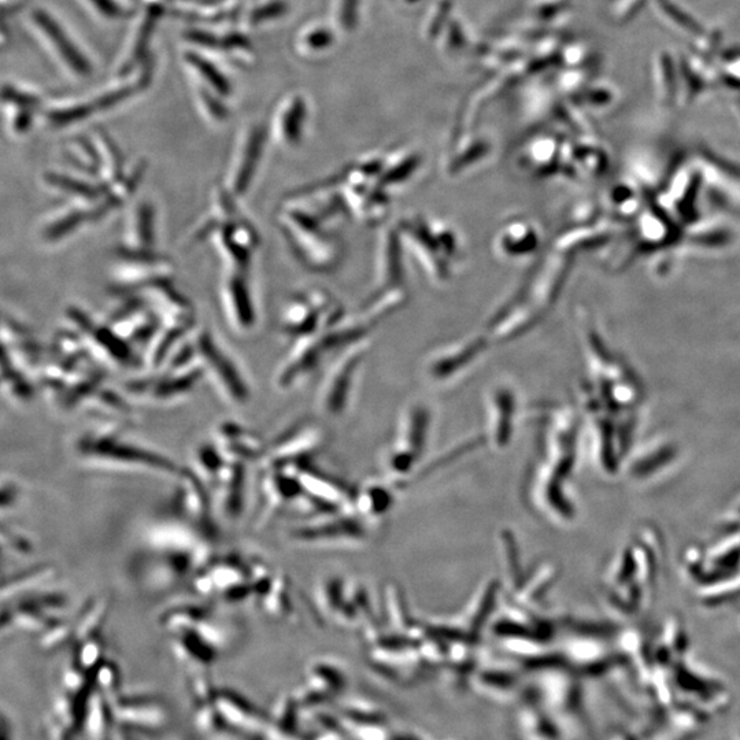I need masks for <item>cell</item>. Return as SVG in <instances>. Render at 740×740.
I'll list each match as a JSON object with an SVG mask.
<instances>
[{
  "label": "cell",
  "mask_w": 740,
  "mask_h": 740,
  "mask_svg": "<svg viewBox=\"0 0 740 740\" xmlns=\"http://www.w3.org/2000/svg\"><path fill=\"white\" fill-rule=\"evenodd\" d=\"M227 458L217 449L216 444H203L195 453V466L192 471L196 473L205 484H216L218 477L227 465Z\"/></svg>",
  "instance_id": "22"
},
{
  "label": "cell",
  "mask_w": 740,
  "mask_h": 740,
  "mask_svg": "<svg viewBox=\"0 0 740 740\" xmlns=\"http://www.w3.org/2000/svg\"><path fill=\"white\" fill-rule=\"evenodd\" d=\"M242 462L228 461L216 484V510L225 520L242 517L246 502V469Z\"/></svg>",
  "instance_id": "17"
},
{
  "label": "cell",
  "mask_w": 740,
  "mask_h": 740,
  "mask_svg": "<svg viewBox=\"0 0 740 740\" xmlns=\"http://www.w3.org/2000/svg\"><path fill=\"white\" fill-rule=\"evenodd\" d=\"M284 11V6L281 3H275V5L266 6L264 10H259L255 14L254 21L268 20V18L280 16Z\"/></svg>",
  "instance_id": "28"
},
{
  "label": "cell",
  "mask_w": 740,
  "mask_h": 740,
  "mask_svg": "<svg viewBox=\"0 0 740 740\" xmlns=\"http://www.w3.org/2000/svg\"><path fill=\"white\" fill-rule=\"evenodd\" d=\"M539 236L527 221L509 222L498 233L497 251L506 258H523L538 249Z\"/></svg>",
  "instance_id": "19"
},
{
  "label": "cell",
  "mask_w": 740,
  "mask_h": 740,
  "mask_svg": "<svg viewBox=\"0 0 740 740\" xmlns=\"http://www.w3.org/2000/svg\"><path fill=\"white\" fill-rule=\"evenodd\" d=\"M306 106L301 98H294L280 114L276 125V135L279 142L287 147H295L301 143L303 127H305Z\"/></svg>",
  "instance_id": "21"
},
{
  "label": "cell",
  "mask_w": 740,
  "mask_h": 740,
  "mask_svg": "<svg viewBox=\"0 0 740 740\" xmlns=\"http://www.w3.org/2000/svg\"><path fill=\"white\" fill-rule=\"evenodd\" d=\"M213 443L228 461L242 462L261 461L266 444L255 432L235 423H222L214 432Z\"/></svg>",
  "instance_id": "13"
},
{
  "label": "cell",
  "mask_w": 740,
  "mask_h": 740,
  "mask_svg": "<svg viewBox=\"0 0 740 740\" xmlns=\"http://www.w3.org/2000/svg\"><path fill=\"white\" fill-rule=\"evenodd\" d=\"M218 253L229 265V272L246 273L251 255L258 247V235L249 222L233 218L225 221L214 232Z\"/></svg>",
  "instance_id": "9"
},
{
  "label": "cell",
  "mask_w": 740,
  "mask_h": 740,
  "mask_svg": "<svg viewBox=\"0 0 740 740\" xmlns=\"http://www.w3.org/2000/svg\"><path fill=\"white\" fill-rule=\"evenodd\" d=\"M399 233H401V238L412 247L414 257L420 261L421 266H424L429 279L440 283L449 277L447 257L435 236L432 222L414 218L412 221L405 222L402 229H399Z\"/></svg>",
  "instance_id": "10"
},
{
  "label": "cell",
  "mask_w": 740,
  "mask_h": 740,
  "mask_svg": "<svg viewBox=\"0 0 740 740\" xmlns=\"http://www.w3.org/2000/svg\"><path fill=\"white\" fill-rule=\"evenodd\" d=\"M47 179L48 183L53 184L54 187L59 188V190L68 192V194H72L74 196H80V198L85 199V201L94 202L101 201V199L106 198V190H101V188L84 183V181L69 179V177L58 175L48 176Z\"/></svg>",
  "instance_id": "25"
},
{
  "label": "cell",
  "mask_w": 740,
  "mask_h": 740,
  "mask_svg": "<svg viewBox=\"0 0 740 740\" xmlns=\"http://www.w3.org/2000/svg\"><path fill=\"white\" fill-rule=\"evenodd\" d=\"M88 449V453L95 455L98 460L131 472L151 473L177 480L184 469L168 455L158 453L135 440L124 439L118 434L98 436L92 440Z\"/></svg>",
  "instance_id": "1"
},
{
  "label": "cell",
  "mask_w": 740,
  "mask_h": 740,
  "mask_svg": "<svg viewBox=\"0 0 740 740\" xmlns=\"http://www.w3.org/2000/svg\"><path fill=\"white\" fill-rule=\"evenodd\" d=\"M555 580V568L551 565H547L542 571L536 573L532 577V582L524 584L523 587L518 588L520 595L517 597L518 605L523 608H529V606L538 605L540 599L545 597L546 592L549 591L551 584Z\"/></svg>",
  "instance_id": "24"
},
{
  "label": "cell",
  "mask_w": 740,
  "mask_h": 740,
  "mask_svg": "<svg viewBox=\"0 0 740 740\" xmlns=\"http://www.w3.org/2000/svg\"><path fill=\"white\" fill-rule=\"evenodd\" d=\"M323 432L312 424H298L287 429L273 440L265 449L262 457L264 469H281L294 472L299 466L312 462L323 443Z\"/></svg>",
  "instance_id": "6"
},
{
  "label": "cell",
  "mask_w": 740,
  "mask_h": 740,
  "mask_svg": "<svg viewBox=\"0 0 740 740\" xmlns=\"http://www.w3.org/2000/svg\"><path fill=\"white\" fill-rule=\"evenodd\" d=\"M360 521L350 512H338L310 518L290 529L288 540L296 546H354L365 539Z\"/></svg>",
  "instance_id": "4"
},
{
  "label": "cell",
  "mask_w": 740,
  "mask_h": 740,
  "mask_svg": "<svg viewBox=\"0 0 740 740\" xmlns=\"http://www.w3.org/2000/svg\"><path fill=\"white\" fill-rule=\"evenodd\" d=\"M366 354L365 339L347 344L346 349L329 366L317 395V407L327 417L342 416L349 406L355 376Z\"/></svg>",
  "instance_id": "2"
},
{
  "label": "cell",
  "mask_w": 740,
  "mask_h": 740,
  "mask_svg": "<svg viewBox=\"0 0 740 740\" xmlns=\"http://www.w3.org/2000/svg\"><path fill=\"white\" fill-rule=\"evenodd\" d=\"M429 413L424 405H412L403 413L397 440L384 458L388 475L401 480L413 471L427 442Z\"/></svg>",
  "instance_id": "5"
},
{
  "label": "cell",
  "mask_w": 740,
  "mask_h": 740,
  "mask_svg": "<svg viewBox=\"0 0 740 740\" xmlns=\"http://www.w3.org/2000/svg\"><path fill=\"white\" fill-rule=\"evenodd\" d=\"M391 492L380 483H368L355 494L354 510L357 516L376 520L391 508Z\"/></svg>",
  "instance_id": "20"
},
{
  "label": "cell",
  "mask_w": 740,
  "mask_h": 740,
  "mask_svg": "<svg viewBox=\"0 0 740 740\" xmlns=\"http://www.w3.org/2000/svg\"><path fill=\"white\" fill-rule=\"evenodd\" d=\"M202 366L195 364L184 369L166 370L162 375L151 373L129 381L127 394L153 403H169L190 394L202 376Z\"/></svg>",
  "instance_id": "7"
},
{
  "label": "cell",
  "mask_w": 740,
  "mask_h": 740,
  "mask_svg": "<svg viewBox=\"0 0 740 740\" xmlns=\"http://www.w3.org/2000/svg\"><path fill=\"white\" fill-rule=\"evenodd\" d=\"M265 136V129L261 125L247 129L240 140L238 150L233 155L224 187L236 199L247 194L253 185L259 162L264 154Z\"/></svg>",
  "instance_id": "8"
},
{
  "label": "cell",
  "mask_w": 740,
  "mask_h": 740,
  "mask_svg": "<svg viewBox=\"0 0 740 740\" xmlns=\"http://www.w3.org/2000/svg\"><path fill=\"white\" fill-rule=\"evenodd\" d=\"M92 218H94L92 217V214L84 212L69 213L68 216L62 218L61 221L55 222L53 227L48 228L46 233L47 239L57 240L64 238V236L69 235V233L73 232L74 229L79 228L85 221L92 220Z\"/></svg>",
  "instance_id": "27"
},
{
  "label": "cell",
  "mask_w": 740,
  "mask_h": 740,
  "mask_svg": "<svg viewBox=\"0 0 740 740\" xmlns=\"http://www.w3.org/2000/svg\"><path fill=\"white\" fill-rule=\"evenodd\" d=\"M488 340L483 336H472L461 342L450 344L432 355L427 365L428 375L436 381H446L461 375L479 360L486 350Z\"/></svg>",
  "instance_id": "11"
},
{
  "label": "cell",
  "mask_w": 740,
  "mask_h": 740,
  "mask_svg": "<svg viewBox=\"0 0 740 740\" xmlns=\"http://www.w3.org/2000/svg\"><path fill=\"white\" fill-rule=\"evenodd\" d=\"M376 277L380 287L395 288L402 281L401 233L384 229L377 240Z\"/></svg>",
  "instance_id": "18"
},
{
  "label": "cell",
  "mask_w": 740,
  "mask_h": 740,
  "mask_svg": "<svg viewBox=\"0 0 740 740\" xmlns=\"http://www.w3.org/2000/svg\"><path fill=\"white\" fill-rule=\"evenodd\" d=\"M157 243V216L150 202L136 203L128 214L121 253L146 255L155 254Z\"/></svg>",
  "instance_id": "15"
},
{
  "label": "cell",
  "mask_w": 740,
  "mask_h": 740,
  "mask_svg": "<svg viewBox=\"0 0 740 740\" xmlns=\"http://www.w3.org/2000/svg\"><path fill=\"white\" fill-rule=\"evenodd\" d=\"M264 606L265 612L270 616L275 617H288L290 614H294V606H292L291 599V586L288 583L287 577L284 575H276L273 579L272 586H270L265 597L259 601Z\"/></svg>",
  "instance_id": "23"
},
{
  "label": "cell",
  "mask_w": 740,
  "mask_h": 740,
  "mask_svg": "<svg viewBox=\"0 0 740 740\" xmlns=\"http://www.w3.org/2000/svg\"><path fill=\"white\" fill-rule=\"evenodd\" d=\"M188 61H190V64L198 70V73L201 74L202 77H205L207 83L213 85L214 90H216L218 94L228 95L229 92H231V87H229L228 81L224 79V76H222V74L218 72L213 65H210L209 62L205 61V59L195 57V55H190V57H188Z\"/></svg>",
  "instance_id": "26"
},
{
  "label": "cell",
  "mask_w": 740,
  "mask_h": 740,
  "mask_svg": "<svg viewBox=\"0 0 740 740\" xmlns=\"http://www.w3.org/2000/svg\"><path fill=\"white\" fill-rule=\"evenodd\" d=\"M487 440L494 449L503 450L512 442L516 399L512 390L506 387L494 388L487 403Z\"/></svg>",
  "instance_id": "16"
},
{
  "label": "cell",
  "mask_w": 740,
  "mask_h": 740,
  "mask_svg": "<svg viewBox=\"0 0 740 740\" xmlns=\"http://www.w3.org/2000/svg\"><path fill=\"white\" fill-rule=\"evenodd\" d=\"M571 259L568 255L557 250V254L546 259L545 265L539 270L538 275L532 279L531 286L525 288L532 303L543 313V310L553 306L562 290V284L568 276Z\"/></svg>",
  "instance_id": "14"
},
{
  "label": "cell",
  "mask_w": 740,
  "mask_h": 740,
  "mask_svg": "<svg viewBox=\"0 0 740 740\" xmlns=\"http://www.w3.org/2000/svg\"><path fill=\"white\" fill-rule=\"evenodd\" d=\"M196 357L209 375L218 394L232 405H244L250 398L249 386L232 358L218 346L212 333L203 331L194 338Z\"/></svg>",
  "instance_id": "3"
},
{
  "label": "cell",
  "mask_w": 740,
  "mask_h": 740,
  "mask_svg": "<svg viewBox=\"0 0 740 740\" xmlns=\"http://www.w3.org/2000/svg\"><path fill=\"white\" fill-rule=\"evenodd\" d=\"M242 272H229L222 283L221 299L228 323L235 331L246 333L257 323V312L249 281Z\"/></svg>",
  "instance_id": "12"
},
{
  "label": "cell",
  "mask_w": 740,
  "mask_h": 740,
  "mask_svg": "<svg viewBox=\"0 0 740 740\" xmlns=\"http://www.w3.org/2000/svg\"><path fill=\"white\" fill-rule=\"evenodd\" d=\"M0 740H7L5 736V731L2 730V727H0Z\"/></svg>",
  "instance_id": "29"
}]
</instances>
